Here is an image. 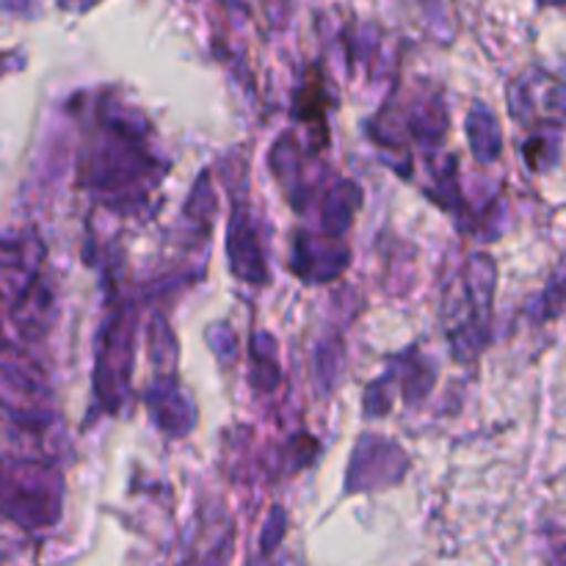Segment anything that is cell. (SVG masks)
Wrapping results in <instances>:
<instances>
[{"mask_svg": "<svg viewBox=\"0 0 566 566\" xmlns=\"http://www.w3.org/2000/svg\"><path fill=\"white\" fill-rule=\"evenodd\" d=\"M545 3H564V0H545Z\"/></svg>", "mask_w": 566, "mask_h": 566, "instance_id": "2", "label": "cell"}, {"mask_svg": "<svg viewBox=\"0 0 566 566\" xmlns=\"http://www.w3.org/2000/svg\"><path fill=\"white\" fill-rule=\"evenodd\" d=\"M566 307V260L558 265V271L553 274L551 285L542 293L539 298V318H556L558 313Z\"/></svg>", "mask_w": 566, "mask_h": 566, "instance_id": "1", "label": "cell"}]
</instances>
